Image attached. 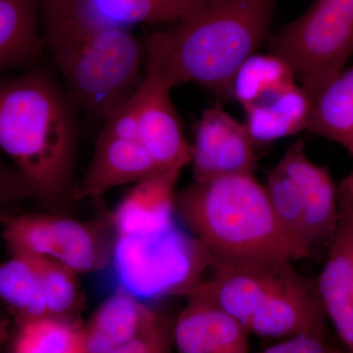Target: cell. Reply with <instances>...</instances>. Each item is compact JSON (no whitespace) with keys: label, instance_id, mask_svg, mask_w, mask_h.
Here are the masks:
<instances>
[{"label":"cell","instance_id":"1","mask_svg":"<svg viewBox=\"0 0 353 353\" xmlns=\"http://www.w3.org/2000/svg\"><path fill=\"white\" fill-rule=\"evenodd\" d=\"M78 110L43 67L0 79V150L50 212L74 201Z\"/></svg>","mask_w":353,"mask_h":353},{"label":"cell","instance_id":"2","mask_svg":"<svg viewBox=\"0 0 353 353\" xmlns=\"http://www.w3.org/2000/svg\"><path fill=\"white\" fill-rule=\"evenodd\" d=\"M44 51L79 109L108 119L145 77V39L97 17L80 0H38Z\"/></svg>","mask_w":353,"mask_h":353},{"label":"cell","instance_id":"3","mask_svg":"<svg viewBox=\"0 0 353 353\" xmlns=\"http://www.w3.org/2000/svg\"><path fill=\"white\" fill-rule=\"evenodd\" d=\"M279 1H201L189 15L145 39V75L172 88L194 83L232 99L234 75L270 36Z\"/></svg>","mask_w":353,"mask_h":353},{"label":"cell","instance_id":"4","mask_svg":"<svg viewBox=\"0 0 353 353\" xmlns=\"http://www.w3.org/2000/svg\"><path fill=\"white\" fill-rule=\"evenodd\" d=\"M176 211L212 263H292L311 256L285 231L252 174L194 181L176 192Z\"/></svg>","mask_w":353,"mask_h":353},{"label":"cell","instance_id":"5","mask_svg":"<svg viewBox=\"0 0 353 353\" xmlns=\"http://www.w3.org/2000/svg\"><path fill=\"white\" fill-rule=\"evenodd\" d=\"M212 257L180 220L173 226L138 234H115L110 269L115 292L148 304L185 296L202 280Z\"/></svg>","mask_w":353,"mask_h":353},{"label":"cell","instance_id":"6","mask_svg":"<svg viewBox=\"0 0 353 353\" xmlns=\"http://www.w3.org/2000/svg\"><path fill=\"white\" fill-rule=\"evenodd\" d=\"M267 41L314 101L353 55V0H314Z\"/></svg>","mask_w":353,"mask_h":353},{"label":"cell","instance_id":"7","mask_svg":"<svg viewBox=\"0 0 353 353\" xmlns=\"http://www.w3.org/2000/svg\"><path fill=\"white\" fill-rule=\"evenodd\" d=\"M11 255L55 260L76 273L106 268L115 236L110 215L82 222L59 213L0 215Z\"/></svg>","mask_w":353,"mask_h":353},{"label":"cell","instance_id":"8","mask_svg":"<svg viewBox=\"0 0 353 353\" xmlns=\"http://www.w3.org/2000/svg\"><path fill=\"white\" fill-rule=\"evenodd\" d=\"M159 170L139 138L132 97L103 121L87 172L76 183L74 201L97 199Z\"/></svg>","mask_w":353,"mask_h":353},{"label":"cell","instance_id":"9","mask_svg":"<svg viewBox=\"0 0 353 353\" xmlns=\"http://www.w3.org/2000/svg\"><path fill=\"white\" fill-rule=\"evenodd\" d=\"M338 225L316 285L325 314L353 353V173L338 187Z\"/></svg>","mask_w":353,"mask_h":353},{"label":"cell","instance_id":"10","mask_svg":"<svg viewBox=\"0 0 353 353\" xmlns=\"http://www.w3.org/2000/svg\"><path fill=\"white\" fill-rule=\"evenodd\" d=\"M190 148L196 182L252 174L256 165L255 143L245 124L234 119L219 104L202 112Z\"/></svg>","mask_w":353,"mask_h":353},{"label":"cell","instance_id":"11","mask_svg":"<svg viewBox=\"0 0 353 353\" xmlns=\"http://www.w3.org/2000/svg\"><path fill=\"white\" fill-rule=\"evenodd\" d=\"M211 266L212 275L201 280L185 296L214 304L245 327L292 268V262Z\"/></svg>","mask_w":353,"mask_h":353},{"label":"cell","instance_id":"12","mask_svg":"<svg viewBox=\"0 0 353 353\" xmlns=\"http://www.w3.org/2000/svg\"><path fill=\"white\" fill-rule=\"evenodd\" d=\"M170 85L145 75L132 97L137 127L141 143L159 170L192 160V148L183 134Z\"/></svg>","mask_w":353,"mask_h":353},{"label":"cell","instance_id":"13","mask_svg":"<svg viewBox=\"0 0 353 353\" xmlns=\"http://www.w3.org/2000/svg\"><path fill=\"white\" fill-rule=\"evenodd\" d=\"M325 316L316 281L292 268L245 328L264 338H292L325 328Z\"/></svg>","mask_w":353,"mask_h":353},{"label":"cell","instance_id":"14","mask_svg":"<svg viewBox=\"0 0 353 353\" xmlns=\"http://www.w3.org/2000/svg\"><path fill=\"white\" fill-rule=\"evenodd\" d=\"M185 167L164 169L134 183L110 214L115 234L154 233L178 222L176 185Z\"/></svg>","mask_w":353,"mask_h":353},{"label":"cell","instance_id":"15","mask_svg":"<svg viewBox=\"0 0 353 353\" xmlns=\"http://www.w3.org/2000/svg\"><path fill=\"white\" fill-rule=\"evenodd\" d=\"M277 166L299 190L313 248L329 243L338 225L339 208L338 188L328 170L309 159L303 143L290 145Z\"/></svg>","mask_w":353,"mask_h":353},{"label":"cell","instance_id":"16","mask_svg":"<svg viewBox=\"0 0 353 353\" xmlns=\"http://www.w3.org/2000/svg\"><path fill=\"white\" fill-rule=\"evenodd\" d=\"M173 326L178 353H250L248 331L224 310L197 297H188Z\"/></svg>","mask_w":353,"mask_h":353},{"label":"cell","instance_id":"17","mask_svg":"<svg viewBox=\"0 0 353 353\" xmlns=\"http://www.w3.org/2000/svg\"><path fill=\"white\" fill-rule=\"evenodd\" d=\"M313 102L296 80L260 95L243 108L253 143L267 145L307 131Z\"/></svg>","mask_w":353,"mask_h":353},{"label":"cell","instance_id":"18","mask_svg":"<svg viewBox=\"0 0 353 353\" xmlns=\"http://www.w3.org/2000/svg\"><path fill=\"white\" fill-rule=\"evenodd\" d=\"M161 314L148 304L117 290L83 325L88 353L112 352L152 327Z\"/></svg>","mask_w":353,"mask_h":353},{"label":"cell","instance_id":"19","mask_svg":"<svg viewBox=\"0 0 353 353\" xmlns=\"http://www.w3.org/2000/svg\"><path fill=\"white\" fill-rule=\"evenodd\" d=\"M38 0H0V71L37 66L44 52Z\"/></svg>","mask_w":353,"mask_h":353},{"label":"cell","instance_id":"20","mask_svg":"<svg viewBox=\"0 0 353 353\" xmlns=\"http://www.w3.org/2000/svg\"><path fill=\"white\" fill-rule=\"evenodd\" d=\"M307 132L338 143L353 157V65L316 97Z\"/></svg>","mask_w":353,"mask_h":353},{"label":"cell","instance_id":"21","mask_svg":"<svg viewBox=\"0 0 353 353\" xmlns=\"http://www.w3.org/2000/svg\"><path fill=\"white\" fill-rule=\"evenodd\" d=\"M0 301L19 323L48 317L34 257L11 255L0 263Z\"/></svg>","mask_w":353,"mask_h":353},{"label":"cell","instance_id":"22","mask_svg":"<svg viewBox=\"0 0 353 353\" xmlns=\"http://www.w3.org/2000/svg\"><path fill=\"white\" fill-rule=\"evenodd\" d=\"M97 17L130 29L139 24L178 22L192 13L201 0H80Z\"/></svg>","mask_w":353,"mask_h":353},{"label":"cell","instance_id":"23","mask_svg":"<svg viewBox=\"0 0 353 353\" xmlns=\"http://www.w3.org/2000/svg\"><path fill=\"white\" fill-rule=\"evenodd\" d=\"M11 353H88L83 325L51 317L19 323Z\"/></svg>","mask_w":353,"mask_h":353},{"label":"cell","instance_id":"24","mask_svg":"<svg viewBox=\"0 0 353 353\" xmlns=\"http://www.w3.org/2000/svg\"><path fill=\"white\" fill-rule=\"evenodd\" d=\"M41 276L48 317L80 320L85 296L78 273L55 260L34 257Z\"/></svg>","mask_w":353,"mask_h":353},{"label":"cell","instance_id":"25","mask_svg":"<svg viewBox=\"0 0 353 353\" xmlns=\"http://www.w3.org/2000/svg\"><path fill=\"white\" fill-rule=\"evenodd\" d=\"M294 80H296L294 72L284 60L270 52H256L243 62L234 75L232 99L245 108L268 90Z\"/></svg>","mask_w":353,"mask_h":353},{"label":"cell","instance_id":"26","mask_svg":"<svg viewBox=\"0 0 353 353\" xmlns=\"http://www.w3.org/2000/svg\"><path fill=\"white\" fill-rule=\"evenodd\" d=\"M264 187L272 209L285 231L297 245L312 255L314 248L309 240L304 206L296 185L276 166L269 172Z\"/></svg>","mask_w":353,"mask_h":353},{"label":"cell","instance_id":"27","mask_svg":"<svg viewBox=\"0 0 353 353\" xmlns=\"http://www.w3.org/2000/svg\"><path fill=\"white\" fill-rule=\"evenodd\" d=\"M174 319L162 313L152 327L129 343L108 353H171L173 343Z\"/></svg>","mask_w":353,"mask_h":353},{"label":"cell","instance_id":"28","mask_svg":"<svg viewBox=\"0 0 353 353\" xmlns=\"http://www.w3.org/2000/svg\"><path fill=\"white\" fill-rule=\"evenodd\" d=\"M257 353H341L327 339L325 328L288 338Z\"/></svg>","mask_w":353,"mask_h":353},{"label":"cell","instance_id":"29","mask_svg":"<svg viewBox=\"0 0 353 353\" xmlns=\"http://www.w3.org/2000/svg\"><path fill=\"white\" fill-rule=\"evenodd\" d=\"M27 197H32L29 183L13 165L0 158V208Z\"/></svg>","mask_w":353,"mask_h":353},{"label":"cell","instance_id":"30","mask_svg":"<svg viewBox=\"0 0 353 353\" xmlns=\"http://www.w3.org/2000/svg\"><path fill=\"white\" fill-rule=\"evenodd\" d=\"M4 323L2 321L1 316H0V328H3Z\"/></svg>","mask_w":353,"mask_h":353},{"label":"cell","instance_id":"31","mask_svg":"<svg viewBox=\"0 0 353 353\" xmlns=\"http://www.w3.org/2000/svg\"><path fill=\"white\" fill-rule=\"evenodd\" d=\"M201 1H204V2H213V1H216V0H201Z\"/></svg>","mask_w":353,"mask_h":353}]
</instances>
